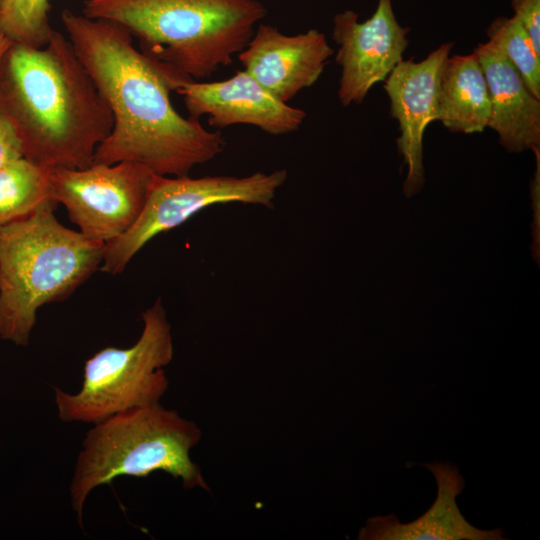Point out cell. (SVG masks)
<instances>
[{
	"label": "cell",
	"mask_w": 540,
	"mask_h": 540,
	"mask_svg": "<svg viewBox=\"0 0 540 540\" xmlns=\"http://www.w3.org/2000/svg\"><path fill=\"white\" fill-rule=\"evenodd\" d=\"M61 20L75 52L108 104L113 127L93 164L128 161L161 176H185L224 151L220 132L183 117L170 93L189 81L144 54L122 25L65 9Z\"/></svg>",
	"instance_id": "cell-1"
},
{
	"label": "cell",
	"mask_w": 540,
	"mask_h": 540,
	"mask_svg": "<svg viewBox=\"0 0 540 540\" xmlns=\"http://www.w3.org/2000/svg\"><path fill=\"white\" fill-rule=\"evenodd\" d=\"M0 112L23 155L49 168L84 169L113 127V116L75 49L53 30L42 47L12 42L0 59Z\"/></svg>",
	"instance_id": "cell-2"
},
{
	"label": "cell",
	"mask_w": 540,
	"mask_h": 540,
	"mask_svg": "<svg viewBox=\"0 0 540 540\" xmlns=\"http://www.w3.org/2000/svg\"><path fill=\"white\" fill-rule=\"evenodd\" d=\"M267 13L257 0H85L83 15L125 27L140 50L191 80L232 63Z\"/></svg>",
	"instance_id": "cell-3"
},
{
	"label": "cell",
	"mask_w": 540,
	"mask_h": 540,
	"mask_svg": "<svg viewBox=\"0 0 540 540\" xmlns=\"http://www.w3.org/2000/svg\"><path fill=\"white\" fill-rule=\"evenodd\" d=\"M57 202L0 225V340L27 346L43 305L67 299L98 269L105 243L56 218Z\"/></svg>",
	"instance_id": "cell-4"
},
{
	"label": "cell",
	"mask_w": 540,
	"mask_h": 540,
	"mask_svg": "<svg viewBox=\"0 0 540 540\" xmlns=\"http://www.w3.org/2000/svg\"><path fill=\"white\" fill-rule=\"evenodd\" d=\"M201 430L192 421L160 403L117 413L90 429L80 451L70 485L71 506L82 527L89 493L120 476L147 477L163 471L182 481L185 489L209 490L190 450Z\"/></svg>",
	"instance_id": "cell-5"
},
{
	"label": "cell",
	"mask_w": 540,
	"mask_h": 540,
	"mask_svg": "<svg viewBox=\"0 0 540 540\" xmlns=\"http://www.w3.org/2000/svg\"><path fill=\"white\" fill-rule=\"evenodd\" d=\"M141 317L143 330L133 346L106 347L85 362L76 394L53 387L62 421L94 425L117 413L159 403L169 384L163 368L174 353L171 325L160 298Z\"/></svg>",
	"instance_id": "cell-6"
},
{
	"label": "cell",
	"mask_w": 540,
	"mask_h": 540,
	"mask_svg": "<svg viewBox=\"0 0 540 540\" xmlns=\"http://www.w3.org/2000/svg\"><path fill=\"white\" fill-rule=\"evenodd\" d=\"M287 178L285 169L243 177L156 174L135 224L124 235L105 244L100 270L110 275L120 274L155 236L182 225L209 206L239 202L272 208L276 193Z\"/></svg>",
	"instance_id": "cell-7"
},
{
	"label": "cell",
	"mask_w": 540,
	"mask_h": 540,
	"mask_svg": "<svg viewBox=\"0 0 540 540\" xmlns=\"http://www.w3.org/2000/svg\"><path fill=\"white\" fill-rule=\"evenodd\" d=\"M155 175L148 167L128 161L47 169L51 198L64 205L82 234L105 244L135 224Z\"/></svg>",
	"instance_id": "cell-8"
},
{
	"label": "cell",
	"mask_w": 540,
	"mask_h": 540,
	"mask_svg": "<svg viewBox=\"0 0 540 540\" xmlns=\"http://www.w3.org/2000/svg\"><path fill=\"white\" fill-rule=\"evenodd\" d=\"M333 23L332 39L339 46L335 61L341 67L338 98L345 107L360 104L403 60L409 28L397 21L391 0H378L364 22L346 10L336 14Z\"/></svg>",
	"instance_id": "cell-9"
},
{
	"label": "cell",
	"mask_w": 540,
	"mask_h": 540,
	"mask_svg": "<svg viewBox=\"0 0 540 540\" xmlns=\"http://www.w3.org/2000/svg\"><path fill=\"white\" fill-rule=\"evenodd\" d=\"M175 92L189 117L207 115L209 125L217 128L246 124L279 136L297 131L306 118L304 110L277 99L245 70L221 81L189 80Z\"/></svg>",
	"instance_id": "cell-10"
},
{
	"label": "cell",
	"mask_w": 540,
	"mask_h": 540,
	"mask_svg": "<svg viewBox=\"0 0 540 540\" xmlns=\"http://www.w3.org/2000/svg\"><path fill=\"white\" fill-rule=\"evenodd\" d=\"M452 47L453 43H444L419 62L402 60L384 80L391 117L399 123L398 150L408 167L406 196L418 193L424 185L423 136L437 120L439 76Z\"/></svg>",
	"instance_id": "cell-11"
},
{
	"label": "cell",
	"mask_w": 540,
	"mask_h": 540,
	"mask_svg": "<svg viewBox=\"0 0 540 540\" xmlns=\"http://www.w3.org/2000/svg\"><path fill=\"white\" fill-rule=\"evenodd\" d=\"M333 49L325 35L310 29L286 35L271 25H259L238 59L248 74L277 99L288 103L323 73Z\"/></svg>",
	"instance_id": "cell-12"
},
{
	"label": "cell",
	"mask_w": 540,
	"mask_h": 540,
	"mask_svg": "<svg viewBox=\"0 0 540 540\" xmlns=\"http://www.w3.org/2000/svg\"><path fill=\"white\" fill-rule=\"evenodd\" d=\"M484 72L491 113L487 127L510 152L539 151L540 99L525 85L514 65L490 41L474 51Z\"/></svg>",
	"instance_id": "cell-13"
},
{
	"label": "cell",
	"mask_w": 540,
	"mask_h": 540,
	"mask_svg": "<svg viewBox=\"0 0 540 540\" xmlns=\"http://www.w3.org/2000/svg\"><path fill=\"white\" fill-rule=\"evenodd\" d=\"M435 477L437 497L419 518L401 523L395 515L377 516L360 528L361 540H503L501 528L482 530L472 526L456 503L464 478L455 465L434 462L424 465Z\"/></svg>",
	"instance_id": "cell-14"
},
{
	"label": "cell",
	"mask_w": 540,
	"mask_h": 540,
	"mask_svg": "<svg viewBox=\"0 0 540 540\" xmlns=\"http://www.w3.org/2000/svg\"><path fill=\"white\" fill-rule=\"evenodd\" d=\"M491 113L484 72L474 52L448 57L438 85V116L453 133L482 132Z\"/></svg>",
	"instance_id": "cell-15"
},
{
	"label": "cell",
	"mask_w": 540,
	"mask_h": 540,
	"mask_svg": "<svg viewBox=\"0 0 540 540\" xmlns=\"http://www.w3.org/2000/svg\"><path fill=\"white\" fill-rule=\"evenodd\" d=\"M51 200L46 168L25 157L0 168V225L23 219Z\"/></svg>",
	"instance_id": "cell-16"
},
{
	"label": "cell",
	"mask_w": 540,
	"mask_h": 540,
	"mask_svg": "<svg viewBox=\"0 0 540 540\" xmlns=\"http://www.w3.org/2000/svg\"><path fill=\"white\" fill-rule=\"evenodd\" d=\"M487 35L514 65L529 91L540 99V56L518 20L515 17L496 18L489 25Z\"/></svg>",
	"instance_id": "cell-17"
},
{
	"label": "cell",
	"mask_w": 540,
	"mask_h": 540,
	"mask_svg": "<svg viewBox=\"0 0 540 540\" xmlns=\"http://www.w3.org/2000/svg\"><path fill=\"white\" fill-rule=\"evenodd\" d=\"M49 9V0H14L1 13L0 31L14 43L42 47L54 30Z\"/></svg>",
	"instance_id": "cell-18"
},
{
	"label": "cell",
	"mask_w": 540,
	"mask_h": 540,
	"mask_svg": "<svg viewBox=\"0 0 540 540\" xmlns=\"http://www.w3.org/2000/svg\"><path fill=\"white\" fill-rule=\"evenodd\" d=\"M514 16L528 34L540 56V0H511Z\"/></svg>",
	"instance_id": "cell-19"
},
{
	"label": "cell",
	"mask_w": 540,
	"mask_h": 540,
	"mask_svg": "<svg viewBox=\"0 0 540 540\" xmlns=\"http://www.w3.org/2000/svg\"><path fill=\"white\" fill-rule=\"evenodd\" d=\"M24 157L22 144L11 121L0 112V168Z\"/></svg>",
	"instance_id": "cell-20"
},
{
	"label": "cell",
	"mask_w": 540,
	"mask_h": 540,
	"mask_svg": "<svg viewBox=\"0 0 540 540\" xmlns=\"http://www.w3.org/2000/svg\"><path fill=\"white\" fill-rule=\"evenodd\" d=\"M12 41L0 31V59L11 46Z\"/></svg>",
	"instance_id": "cell-21"
},
{
	"label": "cell",
	"mask_w": 540,
	"mask_h": 540,
	"mask_svg": "<svg viewBox=\"0 0 540 540\" xmlns=\"http://www.w3.org/2000/svg\"><path fill=\"white\" fill-rule=\"evenodd\" d=\"M13 2L14 0H2V3H3L2 12L6 10Z\"/></svg>",
	"instance_id": "cell-22"
},
{
	"label": "cell",
	"mask_w": 540,
	"mask_h": 540,
	"mask_svg": "<svg viewBox=\"0 0 540 540\" xmlns=\"http://www.w3.org/2000/svg\"><path fill=\"white\" fill-rule=\"evenodd\" d=\"M2 8H3V3H2V0H0V16H1V13H2Z\"/></svg>",
	"instance_id": "cell-23"
}]
</instances>
